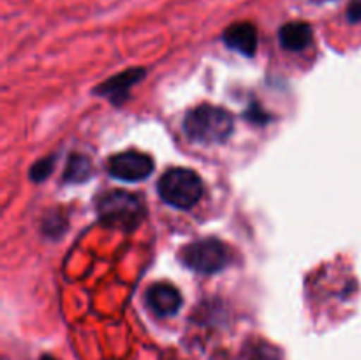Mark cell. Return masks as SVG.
I'll use <instances>...</instances> for the list:
<instances>
[{
    "instance_id": "5",
    "label": "cell",
    "mask_w": 361,
    "mask_h": 360,
    "mask_svg": "<svg viewBox=\"0 0 361 360\" xmlns=\"http://www.w3.org/2000/svg\"><path fill=\"white\" fill-rule=\"evenodd\" d=\"M108 172L115 179L126 180V182H140L152 175L154 161L150 155L143 154V152H120L109 159Z\"/></svg>"
},
{
    "instance_id": "6",
    "label": "cell",
    "mask_w": 361,
    "mask_h": 360,
    "mask_svg": "<svg viewBox=\"0 0 361 360\" xmlns=\"http://www.w3.org/2000/svg\"><path fill=\"white\" fill-rule=\"evenodd\" d=\"M147 306L157 316H171L182 306V295L169 282H157L147 292Z\"/></svg>"
},
{
    "instance_id": "1",
    "label": "cell",
    "mask_w": 361,
    "mask_h": 360,
    "mask_svg": "<svg viewBox=\"0 0 361 360\" xmlns=\"http://www.w3.org/2000/svg\"><path fill=\"white\" fill-rule=\"evenodd\" d=\"M233 127H235V122H233L231 113L212 104L196 106L187 113L183 120V129L187 136L196 143L203 145L224 143L231 136Z\"/></svg>"
},
{
    "instance_id": "12",
    "label": "cell",
    "mask_w": 361,
    "mask_h": 360,
    "mask_svg": "<svg viewBox=\"0 0 361 360\" xmlns=\"http://www.w3.org/2000/svg\"><path fill=\"white\" fill-rule=\"evenodd\" d=\"M348 18L351 21H361V0H351L348 7Z\"/></svg>"
},
{
    "instance_id": "7",
    "label": "cell",
    "mask_w": 361,
    "mask_h": 360,
    "mask_svg": "<svg viewBox=\"0 0 361 360\" xmlns=\"http://www.w3.org/2000/svg\"><path fill=\"white\" fill-rule=\"evenodd\" d=\"M143 76H145L143 69L123 71V73H120L118 76L109 78L102 87L97 88V92L104 95V97H108L111 102H115V104H120V102L127 97L130 88H133Z\"/></svg>"
},
{
    "instance_id": "10",
    "label": "cell",
    "mask_w": 361,
    "mask_h": 360,
    "mask_svg": "<svg viewBox=\"0 0 361 360\" xmlns=\"http://www.w3.org/2000/svg\"><path fill=\"white\" fill-rule=\"evenodd\" d=\"M90 161L83 155H73L67 162L66 173H63V179L67 182H85V180L90 176Z\"/></svg>"
},
{
    "instance_id": "2",
    "label": "cell",
    "mask_w": 361,
    "mask_h": 360,
    "mask_svg": "<svg viewBox=\"0 0 361 360\" xmlns=\"http://www.w3.org/2000/svg\"><path fill=\"white\" fill-rule=\"evenodd\" d=\"M97 214L104 224L130 232L145 219V205L137 194L116 189L99 198Z\"/></svg>"
},
{
    "instance_id": "9",
    "label": "cell",
    "mask_w": 361,
    "mask_h": 360,
    "mask_svg": "<svg viewBox=\"0 0 361 360\" xmlns=\"http://www.w3.org/2000/svg\"><path fill=\"white\" fill-rule=\"evenodd\" d=\"M281 44L289 52H302L312 42V28L303 21H293L284 25L279 32Z\"/></svg>"
},
{
    "instance_id": "8",
    "label": "cell",
    "mask_w": 361,
    "mask_h": 360,
    "mask_svg": "<svg viewBox=\"0 0 361 360\" xmlns=\"http://www.w3.org/2000/svg\"><path fill=\"white\" fill-rule=\"evenodd\" d=\"M224 42L235 52L252 56L257 49V30L250 23H235L224 32Z\"/></svg>"
},
{
    "instance_id": "4",
    "label": "cell",
    "mask_w": 361,
    "mask_h": 360,
    "mask_svg": "<svg viewBox=\"0 0 361 360\" xmlns=\"http://www.w3.org/2000/svg\"><path fill=\"white\" fill-rule=\"evenodd\" d=\"M183 265L200 274H217L229 263V251L221 240L204 239L189 244L180 253Z\"/></svg>"
},
{
    "instance_id": "13",
    "label": "cell",
    "mask_w": 361,
    "mask_h": 360,
    "mask_svg": "<svg viewBox=\"0 0 361 360\" xmlns=\"http://www.w3.org/2000/svg\"><path fill=\"white\" fill-rule=\"evenodd\" d=\"M39 360H56V359H53L51 355H42L41 359H39Z\"/></svg>"
},
{
    "instance_id": "3",
    "label": "cell",
    "mask_w": 361,
    "mask_h": 360,
    "mask_svg": "<svg viewBox=\"0 0 361 360\" xmlns=\"http://www.w3.org/2000/svg\"><path fill=\"white\" fill-rule=\"evenodd\" d=\"M159 194L168 205L176 208L194 207L203 194V182L200 175L187 168H171L159 180Z\"/></svg>"
},
{
    "instance_id": "11",
    "label": "cell",
    "mask_w": 361,
    "mask_h": 360,
    "mask_svg": "<svg viewBox=\"0 0 361 360\" xmlns=\"http://www.w3.org/2000/svg\"><path fill=\"white\" fill-rule=\"evenodd\" d=\"M51 172H53V157H44L32 166L30 179L34 180V182H41V180H44Z\"/></svg>"
},
{
    "instance_id": "14",
    "label": "cell",
    "mask_w": 361,
    "mask_h": 360,
    "mask_svg": "<svg viewBox=\"0 0 361 360\" xmlns=\"http://www.w3.org/2000/svg\"><path fill=\"white\" fill-rule=\"evenodd\" d=\"M319 2H321V0H319Z\"/></svg>"
}]
</instances>
